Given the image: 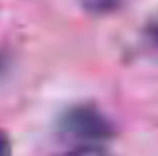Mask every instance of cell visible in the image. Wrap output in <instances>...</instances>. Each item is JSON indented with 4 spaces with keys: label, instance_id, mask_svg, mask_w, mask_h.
Returning <instances> with one entry per match:
<instances>
[{
    "label": "cell",
    "instance_id": "1",
    "mask_svg": "<svg viewBox=\"0 0 158 156\" xmlns=\"http://www.w3.org/2000/svg\"><path fill=\"white\" fill-rule=\"evenodd\" d=\"M58 128L64 136L78 140L82 144H94L112 134L110 122L92 106H74L66 110L58 122Z\"/></svg>",
    "mask_w": 158,
    "mask_h": 156
},
{
    "label": "cell",
    "instance_id": "2",
    "mask_svg": "<svg viewBox=\"0 0 158 156\" xmlns=\"http://www.w3.org/2000/svg\"><path fill=\"white\" fill-rule=\"evenodd\" d=\"M78 2H80V6L84 8L88 14L100 16V14H110V12H114L124 0H78Z\"/></svg>",
    "mask_w": 158,
    "mask_h": 156
},
{
    "label": "cell",
    "instance_id": "3",
    "mask_svg": "<svg viewBox=\"0 0 158 156\" xmlns=\"http://www.w3.org/2000/svg\"><path fill=\"white\" fill-rule=\"evenodd\" d=\"M58 156H114V154H110L106 148L96 146V144H80L76 148H70Z\"/></svg>",
    "mask_w": 158,
    "mask_h": 156
},
{
    "label": "cell",
    "instance_id": "4",
    "mask_svg": "<svg viewBox=\"0 0 158 156\" xmlns=\"http://www.w3.org/2000/svg\"><path fill=\"white\" fill-rule=\"evenodd\" d=\"M146 38L150 40L152 46L158 48V16L152 20L150 24H148V28H146Z\"/></svg>",
    "mask_w": 158,
    "mask_h": 156
},
{
    "label": "cell",
    "instance_id": "5",
    "mask_svg": "<svg viewBox=\"0 0 158 156\" xmlns=\"http://www.w3.org/2000/svg\"><path fill=\"white\" fill-rule=\"evenodd\" d=\"M0 156H12V144L10 138L4 130H0Z\"/></svg>",
    "mask_w": 158,
    "mask_h": 156
}]
</instances>
